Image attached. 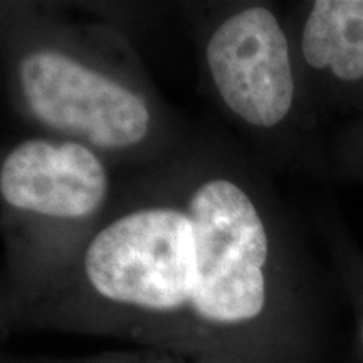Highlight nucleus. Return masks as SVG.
<instances>
[{
  "label": "nucleus",
  "mask_w": 363,
  "mask_h": 363,
  "mask_svg": "<svg viewBox=\"0 0 363 363\" xmlns=\"http://www.w3.org/2000/svg\"><path fill=\"white\" fill-rule=\"evenodd\" d=\"M0 363H192L174 353L152 350V348H135V350L101 352L94 355L74 358L54 357H2Z\"/></svg>",
  "instance_id": "nucleus-6"
},
{
  "label": "nucleus",
  "mask_w": 363,
  "mask_h": 363,
  "mask_svg": "<svg viewBox=\"0 0 363 363\" xmlns=\"http://www.w3.org/2000/svg\"><path fill=\"white\" fill-rule=\"evenodd\" d=\"M2 52L9 101L35 133L143 169L182 143L128 35L111 22L7 4Z\"/></svg>",
  "instance_id": "nucleus-2"
},
{
  "label": "nucleus",
  "mask_w": 363,
  "mask_h": 363,
  "mask_svg": "<svg viewBox=\"0 0 363 363\" xmlns=\"http://www.w3.org/2000/svg\"><path fill=\"white\" fill-rule=\"evenodd\" d=\"M111 163L72 140L34 133L0 158L4 278L12 296L61 264L115 199Z\"/></svg>",
  "instance_id": "nucleus-3"
},
{
  "label": "nucleus",
  "mask_w": 363,
  "mask_h": 363,
  "mask_svg": "<svg viewBox=\"0 0 363 363\" xmlns=\"http://www.w3.org/2000/svg\"><path fill=\"white\" fill-rule=\"evenodd\" d=\"M145 169L61 264L0 298L4 337L57 331L192 363H310L308 293L261 172L207 140Z\"/></svg>",
  "instance_id": "nucleus-1"
},
{
  "label": "nucleus",
  "mask_w": 363,
  "mask_h": 363,
  "mask_svg": "<svg viewBox=\"0 0 363 363\" xmlns=\"http://www.w3.org/2000/svg\"><path fill=\"white\" fill-rule=\"evenodd\" d=\"M340 158L348 174L363 180V121L348 135Z\"/></svg>",
  "instance_id": "nucleus-7"
},
{
  "label": "nucleus",
  "mask_w": 363,
  "mask_h": 363,
  "mask_svg": "<svg viewBox=\"0 0 363 363\" xmlns=\"http://www.w3.org/2000/svg\"><path fill=\"white\" fill-rule=\"evenodd\" d=\"M358 340H360V348H362V355H363V313L360 318V326H358Z\"/></svg>",
  "instance_id": "nucleus-8"
},
{
  "label": "nucleus",
  "mask_w": 363,
  "mask_h": 363,
  "mask_svg": "<svg viewBox=\"0 0 363 363\" xmlns=\"http://www.w3.org/2000/svg\"><path fill=\"white\" fill-rule=\"evenodd\" d=\"M293 40L303 76L363 106V0L308 4Z\"/></svg>",
  "instance_id": "nucleus-5"
},
{
  "label": "nucleus",
  "mask_w": 363,
  "mask_h": 363,
  "mask_svg": "<svg viewBox=\"0 0 363 363\" xmlns=\"http://www.w3.org/2000/svg\"><path fill=\"white\" fill-rule=\"evenodd\" d=\"M202 66L220 108L240 128L274 138L291 128L303 93L293 34L274 9L235 4L211 17Z\"/></svg>",
  "instance_id": "nucleus-4"
}]
</instances>
